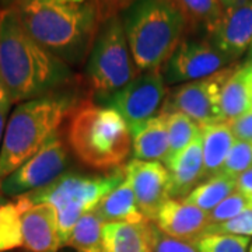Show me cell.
I'll use <instances>...</instances> for the list:
<instances>
[{
	"label": "cell",
	"instance_id": "f1b7e54d",
	"mask_svg": "<svg viewBox=\"0 0 252 252\" xmlns=\"http://www.w3.org/2000/svg\"><path fill=\"white\" fill-rule=\"evenodd\" d=\"M252 168V142L245 140H237L230 150V153L225 158L224 165L221 171L225 175L237 178L243 172L248 171Z\"/></svg>",
	"mask_w": 252,
	"mask_h": 252
},
{
	"label": "cell",
	"instance_id": "e575fe53",
	"mask_svg": "<svg viewBox=\"0 0 252 252\" xmlns=\"http://www.w3.org/2000/svg\"><path fill=\"white\" fill-rule=\"evenodd\" d=\"M235 185H237V190L243 192L248 196H252V168L248 171L243 172L240 177L235 178Z\"/></svg>",
	"mask_w": 252,
	"mask_h": 252
},
{
	"label": "cell",
	"instance_id": "8d00e7d4",
	"mask_svg": "<svg viewBox=\"0 0 252 252\" xmlns=\"http://www.w3.org/2000/svg\"><path fill=\"white\" fill-rule=\"evenodd\" d=\"M220 1H221L224 9H228V7H233V6H237V4H241L247 0H220Z\"/></svg>",
	"mask_w": 252,
	"mask_h": 252
},
{
	"label": "cell",
	"instance_id": "f546056e",
	"mask_svg": "<svg viewBox=\"0 0 252 252\" xmlns=\"http://www.w3.org/2000/svg\"><path fill=\"white\" fill-rule=\"evenodd\" d=\"M223 234L237 237H252V209L243 212L241 215L227 220L224 223L207 225L203 235ZM202 235V237H203Z\"/></svg>",
	"mask_w": 252,
	"mask_h": 252
},
{
	"label": "cell",
	"instance_id": "8992f818",
	"mask_svg": "<svg viewBox=\"0 0 252 252\" xmlns=\"http://www.w3.org/2000/svg\"><path fill=\"white\" fill-rule=\"evenodd\" d=\"M125 167L105 175H84L66 172L48 185L21 195L30 205L49 203L56 209L62 245L66 247L77 221L95 210L98 203L125 181Z\"/></svg>",
	"mask_w": 252,
	"mask_h": 252
},
{
	"label": "cell",
	"instance_id": "cb8c5ba5",
	"mask_svg": "<svg viewBox=\"0 0 252 252\" xmlns=\"http://www.w3.org/2000/svg\"><path fill=\"white\" fill-rule=\"evenodd\" d=\"M188 24V32L192 30L209 31L224 13V7L220 0H175Z\"/></svg>",
	"mask_w": 252,
	"mask_h": 252
},
{
	"label": "cell",
	"instance_id": "484cf974",
	"mask_svg": "<svg viewBox=\"0 0 252 252\" xmlns=\"http://www.w3.org/2000/svg\"><path fill=\"white\" fill-rule=\"evenodd\" d=\"M164 114H167V130H168V142H170L168 156L165 161L162 162L165 165L187 146L200 137L202 129L195 121H192L190 118L181 112H164Z\"/></svg>",
	"mask_w": 252,
	"mask_h": 252
},
{
	"label": "cell",
	"instance_id": "44dd1931",
	"mask_svg": "<svg viewBox=\"0 0 252 252\" xmlns=\"http://www.w3.org/2000/svg\"><path fill=\"white\" fill-rule=\"evenodd\" d=\"M95 213L98 215L104 223H143L149 221L142 213L140 207L137 205L135 192L130 184L125 181L109 192L95 207Z\"/></svg>",
	"mask_w": 252,
	"mask_h": 252
},
{
	"label": "cell",
	"instance_id": "603a6c76",
	"mask_svg": "<svg viewBox=\"0 0 252 252\" xmlns=\"http://www.w3.org/2000/svg\"><path fill=\"white\" fill-rule=\"evenodd\" d=\"M28 207L23 198L4 202L0 206V252L23 247V212Z\"/></svg>",
	"mask_w": 252,
	"mask_h": 252
},
{
	"label": "cell",
	"instance_id": "83f0119b",
	"mask_svg": "<svg viewBox=\"0 0 252 252\" xmlns=\"http://www.w3.org/2000/svg\"><path fill=\"white\" fill-rule=\"evenodd\" d=\"M248 209H252V196L235 190L234 193H231L216 209H213L209 213V225L224 223L227 220L241 215Z\"/></svg>",
	"mask_w": 252,
	"mask_h": 252
},
{
	"label": "cell",
	"instance_id": "9c48e42d",
	"mask_svg": "<svg viewBox=\"0 0 252 252\" xmlns=\"http://www.w3.org/2000/svg\"><path fill=\"white\" fill-rule=\"evenodd\" d=\"M167 98L165 80L161 69L140 72L135 80L117 93L109 107L117 109L129 126L132 136L157 117Z\"/></svg>",
	"mask_w": 252,
	"mask_h": 252
},
{
	"label": "cell",
	"instance_id": "d590c367",
	"mask_svg": "<svg viewBox=\"0 0 252 252\" xmlns=\"http://www.w3.org/2000/svg\"><path fill=\"white\" fill-rule=\"evenodd\" d=\"M20 1H23V0H0V7L1 9L14 7V6H17Z\"/></svg>",
	"mask_w": 252,
	"mask_h": 252
},
{
	"label": "cell",
	"instance_id": "5b68a950",
	"mask_svg": "<svg viewBox=\"0 0 252 252\" xmlns=\"http://www.w3.org/2000/svg\"><path fill=\"white\" fill-rule=\"evenodd\" d=\"M121 17L139 72L162 69L188 32L175 0H137Z\"/></svg>",
	"mask_w": 252,
	"mask_h": 252
},
{
	"label": "cell",
	"instance_id": "74e56055",
	"mask_svg": "<svg viewBox=\"0 0 252 252\" xmlns=\"http://www.w3.org/2000/svg\"><path fill=\"white\" fill-rule=\"evenodd\" d=\"M4 202H6V200H4V195H3V193H1V190H0V206H1Z\"/></svg>",
	"mask_w": 252,
	"mask_h": 252
},
{
	"label": "cell",
	"instance_id": "4dcf8cb0",
	"mask_svg": "<svg viewBox=\"0 0 252 252\" xmlns=\"http://www.w3.org/2000/svg\"><path fill=\"white\" fill-rule=\"evenodd\" d=\"M152 235H153L152 252H198L196 247L192 243L181 241L164 234L156 227L154 223L152 225Z\"/></svg>",
	"mask_w": 252,
	"mask_h": 252
},
{
	"label": "cell",
	"instance_id": "4fadbf2b",
	"mask_svg": "<svg viewBox=\"0 0 252 252\" xmlns=\"http://www.w3.org/2000/svg\"><path fill=\"white\" fill-rule=\"evenodd\" d=\"M206 36L234 63L252 45V0L224 9L223 16Z\"/></svg>",
	"mask_w": 252,
	"mask_h": 252
},
{
	"label": "cell",
	"instance_id": "1f68e13d",
	"mask_svg": "<svg viewBox=\"0 0 252 252\" xmlns=\"http://www.w3.org/2000/svg\"><path fill=\"white\" fill-rule=\"evenodd\" d=\"M98 4L99 14L102 23L108 18L121 14L122 11L129 9L137 0H95Z\"/></svg>",
	"mask_w": 252,
	"mask_h": 252
},
{
	"label": "cell",
	"instance_id": "7c38bea8",
	"mask_svg": "<svg viewBox=\"0 0 252 252\" xmlns=\"http://www.w3.org/2000/svg\"><path fill=\"white\" fill-rule=\"evenodd\" d=\"M125 175L142 213L153 223L158 209L171 198L170 172L161 162L132 160L125 165Z\"/></svg>",
	"mask_w": 252,
	"mask_h": 252
},
{
	"label": "cell",
	"instance_id": "2e32d148",
	"mask_svg": "<svg viewBox=\"0 0 252 252\" xmlns=\"http://www.w3.org/2000/svg\"><path fill=\"white\" fill-rule=\"evenodd\" d=\"M170 172L172 199H185L205 180V162L202 150V137H198L165 164Z\"/></svg>",
	"mask_w": 252,
	"mask_h": 252
},
{
	"label": "cell",
	"instance_id": "7bdbcfd3",
	"mask_svg": "<svg viewBox=\"0 0 252 252\" xmlns=\"http://www.w3.org/2000/svg\"><path fill=\"white\" fill-rule=\"evenodd\" d=\"M251 49H252V45H251Z\"/></svg>",
	"mask_w": 252,
	"mask_h": 252
},
{
	"label": "cell",
	"instance_id": "e0dca14e",
	"mask_svg": "<svg viewBox=\"0 0 252 252\" xmlns=\"http://www.w3.org/2000/svg\"><path fill=\"white\" fill-rule=\"evenodd\" d=\"M152 221L105 223L102 230L104 252H152Z\"/></svg>",
	"mask_w": 252,
	"mask_h": 252
},
{
	"label": "cell",
	"instance_id": "ac0fdd59",
	"mask_svg": "<svg viewBox=\"0 0 252 252\" xmlns=\"http://www.w3.org/2000/svg\"><path fill=\"white\" fill-rule=\"evenodd\" d=\"M252 104V59L235 66L221 91V117L225 122L250 112Z\"/></svg>",
	"mask_w": 252,
	"mask_h": 252
},
{
	"label": "cell",
	"instance_id": "52a82bcc",
	"mask_svg": "<svg viewBox=\"0 0 252 252\" xmlns=\"http://www.w3.org/2000/svg\"><path fill=\"white\" fill-rule=\"evenodd\" d=\"M121 14L105 20L91 49L86 66V80L90 90L111 99L139 74Z\"/></svg>",
	"mask_w": 252,
	"mask_h": 252
},
{
	"label": "cell",
	"instance_id": "8fae6325",
	"mask_svg": "<svg viewBox=\"0 0 252 252\" xmlns=\"http://www.w3.org/2000/svg\"><path fill=\"white\" fill-rule=\"evenodd\" d=\"M233 62L223 55L209 38H184L164 64L167 84L202 80L225 69Z\"/></svg>",
	"mask_w": 252,
	"mask_h": 252
},
{
	"label": "cell",
	"instance_id": "6da1fadb",
	"mask_svg": "<svg viewBox=\"0 0 252 252\" xmlns=\"http://www.w3.org/2000/svg\"><path fill=\"white\" fill-rule=\"evenodd\" d=\"M0 80L11 102L21 104L63 90L74 74L28 34L16 7H0Z\"/></svg>",
	"mask_w": 252,
	"mask_h": 252
},
{
	"label": "cell",
	"instance_id": "ee69618b",
	"mask_svg": "<svg viewBox=\"0 0 252 252\" xmlns=\"http://www.w3.org/2000/svg\"><path fill=\"white\" fill-rule=\"evenodd\" d=\"M251 59H252V58H251Z\"/></svg>",
	"mask_w": 252,
	"mask_h": 252
},
{
	"label": "cell",
	"instance_id": "9a60e30c",
	"mask_svg": "<svg viewBox=\"0 0 252 252\" xmlns=\"http://www.w3.org/2000/svg\"><path fill=\"white\" fill-rule=\"evenodd\" d=\"M23 247L28 252H58L62 248L58 213L49 203H36L23 212Z\"/></svg>",
	"mask_w": 252,
	"mask_h": 252
},
{
	"label": "cell",
	"instance_id": "b9f144b4",
	"mask_svg": "<svg viewBox=\"0 0 252 252\" xmlns=\"http://www.w3.org/2000/svg\"><path fill=\"white\" fill-rule=\"evenodd\" d=\"M250 111H251V112H252V104H251V109H250Z\"/></svg>",
	"mask_w": 252,
	"mask_h": 252
},
{
	"label": "cell",
	"instance_id": "4316f807",
	"mask_svg": "<svg viewBox=\"0 0 252 252\" xmlns=\"http://www.w3.org/2000/svg\"><path fill=\"white\" fill-rule=\"evenodd\" d=\"M193 245L198 252H248L250 237L209 234L200 237Z\"/></svg>",
	"mask_w": 252,
	"mask_h": 252
},
{
	"label": "cell",
	"instance_id": "836d02e7",
	"mask_svg": "<svg viewBox=\"0 0 252 252\" xmlns=\"http://www.w3.org/2000/svg\"><path fill=\"white\" fill-rule=\"evenodd\" d=\"M11 105H13V102H11L9 94L4 89L3 83L0 80V149H1L4 132H6V127H7V122H9V114Z\"/></svg>",
	"mask_w": 252,
	"mask_h": 252
},
{
	"label": "cell",
	"instance_id": "d4e9b609",
	"mask_svg": "<svg viewBox=\"0 0 252 252\" xmlns=\"http://www.w3.org/2000/svg\"><path fill=\"white\" fill-rule=\"evenodd\" d=\"M104 224L105 223L95 213V210L86 213L77 221L67 245L76 252H104Z\"/></svg>",
	"mask_w": 252,
	"mask_h": 252
},
{
	"label": "cell",
	"instance_id": "ffe728a7",
	"mask_svg": "<svg viewBox=\"0 0 252 252\" xmlns=\"http://www.w3.org/2000/svg\"><path fill=\"white\" fill-rule=\"evenodd\" d=\"M202 150L205 162V180L220 174L225 158L235 142L230 124L221 121L200 127Z\"/></svg>",
	"mask_w": 252,
	"mask_h": 252
},
{
	"label": "cell",
	"instance_id": "ba28073f",
	"mask_svg": "<svg viewBox=\"0 0 252 252\" xmlns=\"http://www.w3.org/2000/svg\"><path fill=\"white\" fill-rule=\"evenodd\" d=\"M237 63L202 80L184 83L165 98L161 112H181L195 121L200 127L224 121L221 117V91L234 72Z\"/></svg>",
	"mask_w": 252,
	"mask_h": 252
},
{
	"label": "cell",
	"instance_id": "277c9868",
	"mask_svg": "<svg viewBox=\"0 0 252 252\" xmlns=\"http://www.w3.org/2000/svg\"><path fill=\"white\" fill-rule=\"evenodd\" d=\"M80 101L61 90L18 104L10 115L0 149V182L59 132L64 119Z\"/></svg>",
	"mask_w": 252,
	"mask_h": 252
},
{
	"label": "cell",
	"instance_id": "30bf717a",
	"mask_svg": "<svg viewBox=\"0 0 252 252\" xmlns=\"http://www.w3.org/2000/svg\"><path fill=\"white\" fill-rule=\"evenodd\" d=\"M67 165V146L58 132L35 156L0 182V190L4 196L18 198L45 188L66 174Z\"/></svg>",
	"mask_w": 252,
	"mask_h": 252
},
{
	"label": "cell",
	"instance_id": "d6a6232c",
	"mask_svg": "<svg viewBox=\"0 0 252 252\" xmlns=\"http://www.w3.org/2000/svg\"><path fill=\"white\" fill-rule=\"evenodd\" d=\"M237 140L252 142V112H247L241 117L235 118L228 122Z\"/></svg>",
	"mask_w": 252,
	"mask_h": 252
},
{
	"label": "cell",
	"instance_id": "7402d4cb",
	"mask_svg": "<svg viewBox=\"0 0 252 252\" xmlns=\"http://www.w3.org/2000/svg\"><path fill=\"white\" fill-rule=\"evenodd\" d=\"M235 190H237V185L234 178L220 172L202 182L184 200L199 207L206 213H210L224 199L228 198L231 193H234Z\"/></svg>",
	"mask_w": 252,
	"mask_h": 252
},
{
	"label": "cell",
	"instance_id": "60d3db41",
	"mask_svg": "<svg viewBox=\"0 0 252 252\" xmlns=\"http://www.w3.org/2000/svg\"><path fill=\"white\" fill-rule=\"evenodd\" d=\"M248 252H252V245H251V248H250V251H248Z\"/></svg>",
	"mask_w": 252,
	"mask_h": 252
},
{
	"label": "cell",
	"instance_id": "f35d334b",
	"mask_svg": "<svg viewBox=\"0 0 252 252\" xmlns=\"http://www.w3.org/2000/svg\"><path fill=\"white\" fill-rule=\"evenodd\" d=\"M66 1H73V3H86L89 0H66Z\"/></svg>",
	"mask_w": 252,
	"mask_h": 252
},
{
	"label": "cell",
	"instance_id": "7a4b0ae2",
	"mask_svg": "<svg viewBox=\"0 0 252 252\" xmlns=\"http://www.w3.org/2000/svg\"><path fill=\"white\" fill-rule=\"evenodd\" d=\"M14 7L28 34L69 66L90 56L102 24L95 0H23Z\"/></svg>",
	"mask_w": 252,
	"mask_h": 252
},
{
	"label": "cell",
	"instance_id": "d6986e66",
	"mask_svg": "<svg viewBox=\"0 0 252 252\" xmlns=\"http://www.w3.org/2000/svg\"><path fill=\"white\" fill-rule=\"evenodd\" d=\"M132 156L133 160L142 161H165L168 156V130L167 114L160 115L147 122L142 130L132 136Z\"/></svg>",
	"mask_w": 252,
	"mask_h": 252
},
{
	"label": "cell",
	"instance_id": "3957f363",
	"mask_svg": "<svg viewBox=\"0 0 252 252\" xmlns=\"http://www.w3.org/2000/svg\"><path fill=\"white\" fill-rule=\"evenodd\" d=\"M66 140L86 167L112 172L125 167L132 152V133L117 109L81 99L67 118Z\"/></svg>",
	"mask_w": 252,
	"mask_h": 252
},
{
	"label": "cell",
	"instance_id": "5bb4252c",
	"mask_svg": "<svg viewBox=\"0 0 252 252\" xmlns=\"http://www.w3.org/2000/svg\"><path fill=\"white\" fill-rule=\"evenodd\" d=\"M153 223L164 234L193 244L209 225V213L184 199L170 198L158 209Z\"/></svg>",
	"mask_w": 252,
	"mask_h": 252
},
{
	"label": "cell",
	"instance_id": "ab89813d",
	"mask_svg": "<svg viewBox=\"0 0 252 252\" xmlns=\"http://www.w3.org/2000/svg\"><path fill=\"white\" fill-rule=\"evenodd\" d=\"M250 56H251V58H252V49H250Z\"/></svg>",
	"mask_w": 252,
	"mask_h": 252
}]
</instances>
